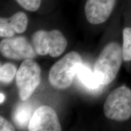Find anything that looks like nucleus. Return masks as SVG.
I'll return each instance as SVG.
<instances>
[{
  "label": "nucleus",
  "instance_id": "obj_13",
  "mask_svg": "<svg viewBox=\"0 0 131 131\" xmlns=\"http://www.w3.org/2000/svg\"><path fill=\"white\" fill-rule=\"evenodd\" d=\"M123 57L125 61H131V28L126 27L123 31Z\"/></svg>",
  "mask_w": 131,
  "mask_h": 131
},
{
  "label": "nucleus",
  "instance_id": "obj_5",
  "mask_svg": "<svg viewBox=\"0 0 131 131\" xmlns=\"http://www.w3.org/2000/svg\"><path fill=\"white\" fill-rule=\"evenodd\" d=\"M16 86L19 98L27 101L34 92L41 82V69L32 59L24 60L16 74Z\"/></svg>",
  "mask_w": 131,
  "mask_h": 131
},
{
  "label": "nucleus",
  "instance_id": "obj_1",
  "mask_svg": "<svg viewBox=\"0 0 131 131\" xmlns=\"http://www.w3.org/2000/svg\"><path fill=\"white\" fill-rule=\"evenodd\" d=\"M123 60V50L117 42H111L104 46L95 63L94 72L103 86L115 80Z\"/></svg>",
  "mask_w": 131,
  "mask_h": 131
},
{
  "label": "nucleus",
  "instance_id": "obj_7",
  "mask_svg": "<svg viewBox=\"0 0 131 131\" xmlns=\"http://www.w3.org/2000/svg\"><path fill=\"white\" fill-rule=\"evenodd\" d=\"M30 131H60L61 126L57 113L48 106L38 107L33 114L28 125Z\"/></svg>",
  "mask_w": 131,
  "mask_h": 131
},
{
  "label": "nucleus",
  "instance_id": "obj_14",
  "mask_svg": "<svg viewBox=\"0 0 131 131\" xmlns=\"http://www.w3.org/2000/svg\"><path fill=\"white\" fill-rule=\"evenodd\" d=\"M21 7L29 12H35L40 8L41 0H15Z\"/></svg>",
  "mask_w": 131,
  "mask_h": 131
},
{
  "label": "nucleus",
  "instance_id": "obj_15",
  "mask_svg": "<svg viewBox=\"0 0 131 131\" xmlns=\"http://www.w3.org/2000/svg\"><path fill=\"white\" fill-rule=\"evenodd\" d=\"M15 130L14 126L9 123L2 116L0 117V130L1 131H14Z\"/></svg>",
  "mask_w": 131,
  "mask_h": 131
},
{
  "label": "nucleus",
  "instance_id": "obj_2",
  "mask_svg": "<svg viewBox=\"0 0 131 131\" xmlns=\"http://www.w3.org/2000/svg\"><path fill=\"white\" fill-rule=\"evenodd\" d=\"M82 64L79 53L74 51L69 52L50 68L49 73L50 84L58 89L69 88Z\"/></svg>",
  "mask_w": 131,
  "mask_h": 131
},
{
  "label": "nucleus",
  "instance_id": "obj_12",
  "mask_svg": "<svg viewBox=\"0 0 131 131\" xmlns=\"http://www.w3.org/2000/svg\"><path fill=\"white\" fill-rule=\"evenodd\" d=\"M16 68L12 63H5L0 67V81L3 84H9L16 76Z\"/></svg>",
  "mask_w": 131,
  "mask_h": 131
},
{
  "label": "nucleus",
  "instance_id": "obj_10",
  "mask_svg": "<svg viewBox=\"0 0 131 131\" xmlns=\"http://www.w3.org/2000/svg\"><path fill=\"white\" fill-rule=\"evenodd\" d=\"M77 75L81 84L88 91L98 92L103 87L96 77L94 71H92L86 64H82Z\"/></svg>",
  "mask_w": 131,
  "mask_h": 131
},
{
  "label": "nucleus",
  "instance_id": "obj_6",
  "mask_svg": "<svg viewBox=\"0 0 131 131\" xmlns=\"http://www.w3.org/2000/svg\"><path fill=\"white\" fill-rule=\"evenodd\" d=\"M1 55L11 60H25L37 56L32 45L24 37L5 38L0 43Z\"/></svg>",
  "mask_w": 131,
  "mask_h": 131
},
{
  "label": "nucleus",
  "instance_id": "obj_11",
  "mask_svg": "<svg viewBox=\"0 0 131 131\" xmlns=\"http://www.w3.org/2000/svg\"><path fill=\"white\" fill-rule=\"evenodd\" d=\"M32 107L27 103H21L18 104L13 111L12 117L16 125L22 127L29 125L32 118Z\"/></svg>",
  "mask_w": 131,
  "mask_h": 131
},
{
  "label": "nucleus",
  "instance_id": "obj_9",
  "mask_svg": "<svg viewBox=\"0 0 131 131\" xmlns=\"http://www.w3.org/2000/svg\"><path fill=\"white\" fill-rule=\"evenodd\" d=\"M28 17L25 13L18 12L11 17L0 18V37L9 38L15 34H22L25 32L28 26Z\"/></svg>",
  "mask_w": 131,
  "mask_h": 131
},
{
  "label": "nucleus",
  "instance_id": "obj_8",
  "mask_svg": "<svg viewBox=\"0 0 131 131\" xmlns=\"http://www.w3.org/2000/svg\"><path fill=\"white\" fill-rule=\"evenodd\" d=\"M115 2L116 0H87L84 6L86 19L94 25L103 23L111 16Z\"/></svg>",
  "mask_w": 131,
  "mask_h": 131
},
{
  "label": "nucleus",
  "instance_id": "obj_16",
  "mask_svg": "<svg viewBox=\"0 0 131 131\" xmlns=\"http://www.w3.org/2000/svg\"><path fill=\"white\" fill-rule=\"evenodd\" d=\"M0 96H1V100H0V103H1V104H2V103L4 101V98H5V96H4V95L2 94V93H1V94H0Z\"/></svg>",
  "mask_w": 131,
  "mask_h": 131
},
{
  "label": "nucleus",
  "instance_id": "obj_3",
  "mask_svg": "<svg viewBox=\"0 0 131 131\" xmlns=\"http://www.w3.org/2000/svg\"><path fill=\"white\" fill-rule=\"evenodd\" d=\"M108 119L124 122L131 117V90L126 86L118 87L107 96L103 107Z\"/></svg>",
  "mask_w": 131,
  "mask_h": 131
},
{
  "label": "nucleus",
  "instance_id": "obj_4",
  "mask_svg": "<svg viewBox=\"0 0 131 131\" xmlns=\"http://www.w3.org/2000/svg\"><path fill=\"white\" fill-rule=\"evenodd\" d=\"M32 45L37 55L57 57L64 51L68 41L61 31L40 30L32 35Z\"/></svg>",
  "mask_w": 131,
  "mask_h": 131
}]
</instances>
